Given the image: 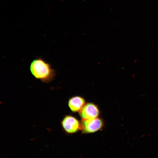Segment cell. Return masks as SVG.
<instances>
[{
	"instance_id": "7a4b0ae2",
	"label": "cell",
	"mask_w": 158,
	"mask_h": 158,
	"mask_svg": "<svg viewBox=\"0 0 158 158\" xmlns=\"http://www.w3.org/2000/svg\"><path fill=\"white\" fill-rule=\"evenodd\" d=\"M102 120L99 118L88 120H82L81 129L85 133H92L100 130L103 126Z\"/></svg>"
},
{
	"instance_id": "3957f363",
	"label": "cell",
	"mask_w": 158,
	"mask_h": 158,
	"mask_svg": "<svg viewBox=\"0 0 158 158\" xmlns=\"http://www.w3.org/2000/svg\"><path fill=\"white\" fill-rule=\"evenodd\" d=\"M61 123L65 131L69 134L75 133L81 130V123L74 117L70 115L65 116Z\"/></svg>"
},
{
	"instance_id": "6da1fadb",
	"label": "cell",
	"mask_w": 158,
	"mask_h": 158,
	"mask_svg": "<svg viewBox=\"0 0 158 158\" xmlns=\"http://www.w3.org/2000/svg\"><path fill=\"white\" fill-rule=\"evenodd\" d=\"M30 70L36 79L45 83H49L56 76V72L51 65L41 58L32 61L30 64Z\"/></svg>"
},
{
	"instance_id": "5b68a950",
	"label": "cell",
	"mask_w": 158,
	"mask_h": 158,
	"mask_svg": "<svg viewBox=\"0 0 158 158\" xmlns=\"http://www.w3.org/2000/svg\"><path fill=\"white\" fill-rule=\"evenodd\" d=\"M86 104L85 100L80 96H75L68 100V105L70 110L73 112H79Z\"/></svg>"
},
{
	"instance_id": "277c9868",
	"label": "cell",
	"mask_w": 158,
	"mask_h": 158,
	"mask_svg": "<svg viewBox=\"0 0 158 158\" xmlns=\"http://www.w3.org/2000/svg\"><path fill=\"white\" fill-rule=\"evenodd\" d=\"M79 113L82 120H88L98 118L100 112L96 105L89 102L86 104Z\"/></svg>"
}]
</instances>
